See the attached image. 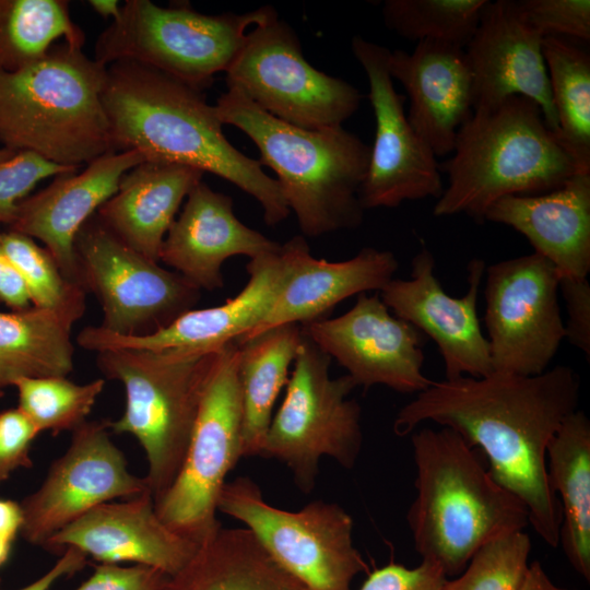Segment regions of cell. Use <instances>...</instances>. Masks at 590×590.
Returning a JSON list of instances; mask_svg holds the SVG:
<instances>
[{
	"label": "cell",
	"mask_w": 590,
	"mask_h": 590,
	"mask_svg": "<svg viewBox=\"0 0 590 590\" xmlns=\"http://www.w3.org/2000/svg\"><path fill=\"white\" fill-rule=\"evenodd\" d=\"M302 330L356 386L418 393L433 381L423 373L425 335L391 314L379 294H359L345 314L302 324Z\"/></svg>",
	"instance_id": "obj_17"
},
{
	"label": "cell",
	"mask_w": 590,
	"mask_h": 590,
	"mask_svg": "<svg viewBox=\"0 0 590 590\" xmlns=\"http://www.w3.org/2000/svg\"><path fill=\"white\" fill-rule=\"evenodd\" d=\"M435 258L423 247L412 260L411 278L392 279L378 294L398 318L409 322L438 347L445 378L492 374L489 345L477 317L479 291L485 273L483 259L468 264L467 293L449 295L434 273Z\"/></svg>",
	"instance_id": "obj_18"
},
{
	"label": "cell",
	"mask_w": 590,
	"mask_h": 590,
	"mask_svg": "<svg viewBox=\"0 0 590 590\" xmlns=\"http://www.w3.org/2000/svg\"><path fill=\"white\" fill-rule=\"evenodd\" d=\"M202 176L193 167L144 161L123 175L117 192L96 215L126 245L158 262L182 200Z\"/></svg>",
	"instance_id": "obj_27"
},
{
	"label": "cell",
	"mask_w": 590,
	"mask_h": 590,
	"mask_svg": "<svg viewBox=\"0 0 590 590\" xmlns=\"http://www.w3.org/2000/svg\"><path fill=\"white\" fill-rule=\"evenodd\" d=\"M488 0H387L386 26L411 42L433 40L465 48Z\"/></svg>",
	"instance_id": "obj_35"
},
{
	"label": "cell",
	"mask_w": 590,
	"mask_h": 590,
	"mask_svg": "<svg viewBox=\"0 0 590 590\" xmlns=\"http://www.w3.org/2000/svg\"><path fill=\"white\" fill-rule=\"evenodd\" d=\"M388 70L410 99L408 120L435 156L452 153L457 133L474 111V84L464 48L418 42L390 51Z\"/></svg>",
	"instance_id": "obj_23"
},
{
	"label": "cell",
	"mask_w": 590,
	"mask_h": 590,
	"mask_svg": "<svg viewBox=\"0 0 590 590\" xmlns=\"http://www.w3.org/2000/svg\"><path fill=\"white\" fill-rule=\"evenodd\" d=\"M552 102L558 130L556 138L579 173H590V56L560 37H543Z\"/></svg>",
	"instance_id": "obj_32"
},
{
	"label": "cell",
	"mask_w": 590,
	"mask_h": 590,
	"mask_svg": "<svg viewBox=\"0 0 590 590\" xmlns=\"http://www.w3.org/2000/svg\"><path fill=\"white\" fill-rule=\"evenodd\" d=\"M1 234V232H0ZM0 302L13 311L31 307L25 284L4 252L0 240Z\"/></svg>",
	"instance_id": "obj_44"
},
{
	"label": "cell",
	"mask_w": 590,
	"mask_h": 590,
	"mask_svg": "<svg viewBox=\"0 0 590 590\" xmlns=\"http://www.w3.org/2000/svg\"><path fill=\"white\" fill-rule=\"evenodd\" d=\"M144 162L135 151H111L78 173L58 175L19 203L10 229L43 241L63 275L81 286L74 240L82 226L118 190L123 175Z\"/></svg>",
	"instance_id": "obj_22"
},
{
	"label": "cell",
	"mask_w": 590,
	"mask_h": 590,
	"mask_svg": "<svg viewBox=\"0 0 590 590\" xmlns=\"http://www.w3.org/2000/svg\"><path fill=\"white\" fill-rule=\"evenodd\" d=\"M4 394L3 389L0 388V398Z\"/></svg>",
	"instance_id": "obj_51"
},
{
	"label": "cell",
	"mask_w": 590,
	"mask_h": 590,
	"mask_svg": "<svg viewBox=\"0 0 590 590\" xmlns=\"http://www.w3.org/2000/svg\"><path fill=\"white\" fill-rule=\"evenodd\" d=\"M281 246L241 223L233 199L201 180L167 232L160 260L198 290L213 291L223 287L221 269L231 257L252 260L274 253Z\"/></svg>",
	"instance_id": "obj_24"
},
{
	"label": "cell",
	"mask_w": 590,
	"mask_h": 590,
	"mask_svg": "<svg viewBox=\"0 0 590 590\" xmlns=\"http://www.w3.org/2000/svg\"><path fill=\"white\" fill-rule=\"evenodd\" d=\"M351 49L368 79L376 121L368 168L359 189L363 209L438 199L444 191L439 164L408 120L406 96L396 91L388 70L391 50L362 36L353 37Z\"/></svg>",
	"instance_id": "obj_16"
},
{
	"label": "cell",
	"mask_w": 590,
	"mask_h": 590,
	"mask_svg": "<svg viewBox=\"0 0 590 590\" xmlns=\"http://www.w3.org/2000/svg\"><path fill=\"white\" fill-rule=\"evenodd\" d=\"M150 489L134 475L109 436L107 420L86 421L72 430L66 452L49 467L40 486L22 502L20 533L42 546L58 531L104 503Z\"/></svg>",
	"instance_id": "obj_15"
},
{
	"label": "cell",
	"mask_w": 590,
	"mask_h": 590,
	"mask_svg": "<svg viewBox=\"0 0 590 590\" xmlns=\"http://www.w3.org/2000/svg\"><path fill=\"white\" fill-rule=\"evenodd\" d=\"M293 263L291 241L279 251L249 260L246 286L233 298L215 307L191 309L152 334L126 337L101 326H87L78 344L96 353L114 350H216L253 330L271 309Z\"/></svg>",
	"instance_id": "obj_19"
},
{
	"label": "cell",
	"mask_w": 590,
	"mask_h": 590,
	"mask_svg": "<svg viewBox=\"0 0 590 590\" xmlns=\"http://www.w3.org/2000/svg\"><path fill=\"white\" fill-rule=\"evenodd\" d=\"M452 153L439 165L448 186L434 206L436 216L465 214L483 223L497 200L548 192L579 173L539 105L519 95L474 109Z\"/></svg>",
	"instance_id": "obj_5"
},
{
	"label": "cell",
	"mask_w": 590,
	"mask_h": 590,
	"mask_svg": "<svg viewBox=\"0 0 590 590\" xmlns=\"http://www.w3.org/2000/svg\"><path fill=\"white\" fill-rule=\"evenodd\" d=\"M416 496L406 514L415 551L445 576H458L491 540L524 530V504L489 473L457 432L424 427L412 434Z\"/></svg>",
	"instance_id": "obj_3"
},
{
	"label": "cell",
	"mask_w": 590,
	"mask_h": 590,
	"mask_svg": "<svg viewBox=\"0 0 590 590\" xmlns=\"http://www.w3.org/2000/svg\"><path fill=\"white\" fill-rule=\"evenodd\" d=\"M551 491L559 495V544L571 567L590 580V421L575 411L546 450Z\"/></svg>",
	"instance_id": "obj_29"
},
{
	"label": "cell",
	"mask_w": 590,
	"mask_h": 590,
	"mask_svg": "<svg viewBox=\"0 0 590 590\" xmlns=\"http://www.w3.org/2000/svg\"><path fill=\"white\" fill-rule=\"evenodd\" d=\"M276 13L264 5L247 13L208 15L188 5L162 8L128 0L99 35L95 60L104 66L134 61L202 91L226 72L245 44L247 30Z\"/></svg>",
	"instance_id": "obj_8"
},
{
	"label": "cell",
	"mask_w": 590,
	"mask_h": 590,
	"mask_svg": "<svg viewBox=\"0 0 590 590\" xmlns=\"http://www.w3.org/2000/svg\"><path fill=\"white\" fill-rule=\"evenodd\" d=\"M485 221L523 235L560 278L587 279L590 271V173H578L558 188L494 202Z\"/></svg>",
	"instance_id": "obj_26"
},
{
	"label": "cell",
	"mask_w": 590,
	"mask_h": 590,
	"mask_svg": "<svg viewBox=\"0 0 590 590\" xmlns=\"http://www.w3.org/2000/svg\"><path fill=\"white\" fill-rule=\"evenodd\" d=\"M217 510L243 522L267 553L307 590H351L368 569L353 543V519L338 504L314 500L276 508L246 476L224 484Z\"/></svg>",
	"instance_id": "obj_11"
},
{
	"label": "cell",
	"mask_w": 590,
	"mask_h": 590,
	"mask_svg": "<svg viewBox=\"0 0 590 590\" xmlns=\"http://www.w3.org/2000/svg\"><path fill=\"white\" fill-rule=\"evenodd\" d=\"M0 240L33 307L50 311L72 327L85 312L86 292L70 282L48 250L33 238L10 229L1 232Z\"/></svg>",
	"instance_id": "obj_34"
},
{
	"label": "cell",
	"mask_w": 590,
	"mask_h": 590,
	"mask_svg": "<svg viewBox=\"0 0 590 590\" xmlns=\"http://www.w3.org/2000/svg\"><path fill=\"white\" fill-rule=\"evenodd\" d=\"M91 8L105 19L117 20L121 12V5L116 0H90Z\"/></svg>",
	"instance_id": "obj_48"
},
{
	"label": "cell",
	"mask_w": 590,
	"mask_h": 590,
	"mask_svg": "<svg viewBox=\"0 0 590 590\" xmlns=\"http://www.w3.org/2000/svg\"><path fill=\"white\" fill-rule=\"evenodd\" d=\"M518 5L542 37L590 39L589 0H520Z\"/></svg>",
	"instance_id": "obj_39"
},
{
	"label": "cell",
	"mask_w": 590,
	"mask_h": 590,
	"mask_svg": "<svg viewBox=\"0 0 590 590\" xmlns=\"http://www.w3.org/2000/svg\"><path fill=\"white\" fill-rule=\"evenodd\" d=\"M330 362L304 335L261 453L283 462L303 493L314 491L322 457L352 469L362 449L361 406L350 398L357 386L349 375L332 378Z\"/></svg>",
	"instance_id": "obj_9"
},
{
	"label": "cell",
	"mask_w": 590,
	"mask_h": 590,
	"mask_svg": "<svg viewBox=\"0 0 590 590\" xmlns=\"http://www.w3.org/2000/svg\"><path fill=\"white\" fill-rule=\"evenodd\" d=\"M12 543L0 536V566L5 564L10 556Z\"/></svg>",
	"instance_id": "obj_49"
},
{
	"label": "cell",
	"mask_w": 590,
	"mask_h": 590,
	"mask_svg": "<svg viewBox=\"0 0 590 590\" xmlns=\"http://www.w3.org/2000/svg\"><path fill=\"white\" fill-rule=\"evenodd\" d=\"M17 152L11 151L7 148H0V162L11 158Z\"/></svg>",
	"instance_id": "obj_50"
},
{
	"label": "cell",
	"mask_w": 590,
	"mask_h": 590,
	"mask_svg": "<svg viewBox=\"0 0 590 590\" xmlns=\"http://www.w3.org/2000/svg\"><path fill=\"white\" fill-rule=\"evenodd\" d=\"M216 350L114 349L97 353L101 371L125 388V411L118 420H107L108 428L139 441L148 460L144 477L154 503L182 465Z\"/></svg>",
	"instance_id": "obj_7"
},
{
	"label": "cell",
	"mask_w": 590,
	"mask_h": 590,
	"mask_svg": "<svg viewBox=\"0 0 590 590\" xmlns=\"http://www.w3.org/2000/svg\"><path fill=\"white\" fill-rule=\"evenodd\" d=\"M78 169L55 164L26 151L0 162V224H12L19 203L40 180Z\"/></svg>",
	"instance_id": "obj_38"
},
{
	"label": "cell",
	"mask_w": 590,
	"mask_h": 590,
	"mask_svg": "<svg viewBox=\"0 0 590 590\" xmlns=\"http://www.w3.org/2000/svg\"><path fill=\"white\" fill-rule=\"evenodd\" d=\"M14 387L19 393V409L38 430L54 435L74 430L91 413L105 381L95 379L80 385L66 376L25 377Z\"/></svg>",
	"instance_id": "obj_36"
},
{
	"label": "cell",
	"mask_w": 590,
	"mask_h": 590,
	"mask_svg": "<svg viewBox=\"0 0 590 590\" xmlns=\"http://www.w3.org/2000/svg\"><path fill=\"white\" fill-rule=\"evenodd\" d=\"M214 107L221 122L243 131L258 148V162L276 174L304 235L317 237L359 226L364 214L359 189L370 146L356 134L342 126H293L234 88L223 93Z\"/></svg>",
	"instance_id": "obj_4"
},
{
	"label": "cell",
	"mask_w": 590,
	"mask_h": 590,
	"mask_svg": "<svg viewBox=\"0 0 590 590\" xmlns=\"http://www.w3.org/2000/svg\"><path fill=\"white\" fill-rule=\"evenodd\" d=\"M517 590H571L556 586L542 565L534 560L528 565L524 577Z\"/></svg>",
	"instance_id": "obj_47"
},
{
	"label": "cell",
	"mask_w": 590,
	"mask_h": 590,
	"mask_svg": "<svg viewBox=\"0 0 590 590\" xmlns=\"http://www.w3.org/2000/svg\"><path fill=\"white\" fill-rule=\"evenodd\" d=\"M168 577L161 569L145 565L98 563L74 590H163Z\"/></svg>",
	"instance_id": "obj_41"
},
{
	"label": "cell",
	"mask_w": 590,
	"mask_h": 590,
	"mask_svg": "<svg viewBox=\"0 0 590 590\" xmlns=\"http://www.w3.org/2000/svg\"><path fill=\"white\" fill-rule=\"evenodd\" d=\"M86 563L87 556L83 552L69 547L60 554L59 559L49 570L17 590H49L61 578L83 569Z\"/></svg>",
	"instance_id": "obj_45"
},
{
	"label": "cell",
	"mask_w": 590,
	"mask_h": 590,
	"mask_svg": "<svg viewBox=\"0 0 590 590\" xmlns=\"http://www.w3.org/2000/svg\"><path fill=\"white\" fill-rule=\"evenodd\" d=\"M290 241L293 263L287 279L263 320L238 343L274 327L321 319L353 295L379 293L399 266L389 250L366 247L347 260L332 262L312 257L302 236Z\"/></svg>",
	"instance_id": "obj_25"
},
{
	"label": "cell",
	"mask_w": 590,
	"mask_h": 590,
	"mask_svg": "<svg viewBox=\"0 0 590 590\" xmlns=\"http://www.w3.org/2000/svg\"><path fill=\"white\" fill-rule=\"evenodd\" d=\"M22 523L21 505L11 499H0V536L12 543L20 533Z\"/></svg>",
	"instance_id": "obj_46"
},
{
	"label": "cell",
	"mask_w": 590,
	"mask_h": 590,
	"mask_svg": "<svg viewBox=\"0 0 590 590\" xmlns=\"http://www.w3.org/2000/svg\"><path fill=\"white\" fill-rule=\"evenodd\" d=\"M103 105L117 151L219 176L253 197L269 226L290 215L279 181L226 139L200 90L145 64L117 61L107 66Z\"/></svg>",
	"instance_id": "obj_2"
},
{
	"label": "cell",
	"mask_w": 590,
	"mask_h": 590,
	"mask_svg": "<svg viewBox=\"0 0 590 590\" xmlns=\"http://www.w3.org/2000/svg\"><path fill=\"white\" fill-rule=\"evenodd\" d=\"M543 37L524 20L518 1H487L464 48L474 84V109L519 95L535 102L556 135L557 118L542 51Z\"/></svg>",
	"instance_id": "obj_20"
},
{
	"label": "cell",
	"mask_w": 590,
	"mask_h": 590,
	"mask_svg": "<svg viewBox=\"0 0 590 590\" xmlns=\"http://www.w3.org/2000/svg\"><path fill=\"white\" fill-rule=\"evenodd\" d=\"M71 326L35 307L0 312V388L25 377L68 376L73 369Z\"/></svg>",
	"instance_id": "obj_31"
},
{
	"label": "cell",
	"mask_w": 590,
	"mask_h": 590,
	"mask_svg": "<svg viewBox=\"0 0 590 590\" xmlns=\"http://www.w3.org/2000/svg\"><path fill=\"white\" fill-rule=\"evenodd\" d=\"M72 547L98 563H133L172 576L194 554L198 544L180 536L158 517L150 489L98 505L55 533L44 545L61 554Z\"/></svg>",
	"instance_id": "obj_21"
},
{
	"label": "cell",
	"mask_w": 590,
	"mask_h": 590,
	"mask_svg": "<svg viewBox=\"0 0 590 590\" xmlns=\"http://www.w3.org/2000/svg\"><path fill=\"white\" fill-rule=\"evenodd\" d=\"M238 359L237 341L216 350L182 465L170 487L154 503L169 529L198 545L221 526L216 518L219 496L227 474L241 458Z\"/></svg>",
	"instance_id": "obj_10"
},
{
	"label": "cell",
	"mask_w": 590,
	"mask_h": 590,
	"mask_svg": "<svg viewBox=\"0 0 590 590\" xmlns=\"http://www.w3.org/2000/svg\"><path fill=\"white\" fill-rule=\"evenodd\" d=\"M446 578L439 567L426 560L413 568L390 562L375 568L359 590H441Z\"/></svg>",
	"instance_id": "obj_42"
},
{
	"label": "cell",
	"mask_w": 590,
	"mask_h": 590,
	"mask_svg": "<svg viewBox=\"0 0 590 590\" xmlns=\"http://www.w3.org/2000/svg\"><path fill=\"white\" fill-rule=\"evenodd\" d=\"M579 396L580 378L566 365L535 376L445 378L400 409L393 430L404 436L433 422L457 432L482 450L495 481L524 504L536 534L557 547L562 509L547 483L546 450L577 411Z\"/></svg>",
	"instance_id": "obj_1"
},
{
	"label": "cell",
	"mask_w": 590,
	"mask_h": 590,
	"mask_svg": "<svg viewBox=\"0 0 590 590\" xmlns=\"http://www.w3.org/2000/svg\"><path fill=\"white\" fill-rule=\"evenodd\" d=\"M82 47L83 32L67 1L0 0V72H14L44 58L54 43Z\"/></svg>",
	"instance_id": "obj_33"
},
{
	"label": "cell",
	"mask_w": 590,
	"mask_h": 590,
	"mask_svg": "<svg viewBox=\"0 0 590 590\" xmlns=\"http://www.w3.org/2000/svg\"><path fill=\"white\" fill-rule=\"evenodd\" d=\"M304 333L282 324L239 344L238 380L243 409L241 458L260 456L275 400L288 380Z\"/></svg>",
	"instance_id": "obj_30"
},
{
	"label": "cell",
	"mask_w": 590,
	"mask_h": 590,
	"mask_svg": "<svg viewBox=\"0 0 590 590\" xmlns=\"http://www.w3.org/2000/svg\"><path fill=\"white\" fill-rule=\"evenodd\" d=\"M81 286L103 309L101 327L126 337L152 334L193 309L200 290L175 271L137 252L96 213L74 240Z\"/></svg>",
	"instance_id": "obj_13"
},
{
	"label": "cell",
	"mask_w": 590,
	"mask_h": 590,
	"mask_svg": "<svg viewBox=\"0 0 590 590\" xmlns=\"http://www.w3.org/2000/svg\"><path fill=\"white\" fill-rule=\"evenodd\" d=\"M485 272L484 321L493 370L544 373L565 340L555 267L532 252L493 263Z\"/></svg>",
	"instance_id": "obj_14"
},
{
	"label": "cell",
	"mask_w": 590,
	"mask_h": 590,
	"mask_svg": "<svg viewBox=\"0 0 590 590\" xmlns=\"http://www.w3.org/2000/svg\"><path fill=\"white\" fill-rule=\"evenodd\" d=\"M559 292L567 311L565 339L589 359L590 284L587 279L560 278Z\"/></svg>",
	"instance_id": "obj_43"
},
{
	"label": "cell",
	"mask_w": 590,
	"mask_h": 590,
	"mask_svg": "<svg viewBox=\"0 0 590 590\" xmlns=\"http://www.w3.org/2000/svg\"><path fill=\"white\" fill-rule=\"evenodd\" d=\"M530 552L524 530L499 535L481 546L455 579L446 578L441 590H517Z\"/></svg>",
	"instance_id": "obj_37"
},
{
	"label": "cell",
	"mask_w": 590,
	"mask_h": 590,
	"mask_svg": "<svg viewBox=\"0 0 590 590\" xmlns=\"http://www.w3.org/2000/svg\"><path fill=\"white\" fill-rule=\"evenodd\" d=\"M106 76V66L66 42L21 70L0 72L3 148L72 168L117 151L103 105Z\"/></svg>",
	"instance_id": "obj_6"
},
{
	"label": "cell",
	"mask_w": 590,
	"mask_h": 590,
	"mask_svg": "<svg viewBox=\"0 0 590 590\" xmlns=\"http://www.w3.org/2000/svg\"><path fill=\"white\" fill-rule=\"evenodd\" d=\"M225 73L228 88L271 116L305 129L342 126L363 98L349 82L312 67L295 31L278 13L247 33Z\"/></svg>",
	"instance_id": "obj_12"
},
{
	"label": "cell",
	"mask_w": 590,
	"mask_h": 590,
	"mask_svg": "<svg viewBox=\"0 0 590 590\" xmlns=\"http://www.w3.org/2000/svg\"><path fill=\"white\" fill-rule=\"evenodd\" d=\"M40 432L19 409L0 412V484L21 468H31L30 450Z\"/></svg>",
	"instance_id": "obj_40"
},
{
	"label": "cell",
	"mask_w": 590,
	"mask_h": 590,
	"mask_svg": "<svg viewBox=\"0 0 590 590\" xmlns=\"http://www.w3.org/2000/svg\"><path fill=\"white\" fill-rule=\"evenodd\" d=\"M163 590H307L247 528L222 524L202 541Z\"/></svg>",
	"instance_id": "obj_28"
}]
</instances>
